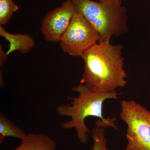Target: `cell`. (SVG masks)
<instances>
[{"instance_id": "obj_5", "label": "cell", "mask_w": 150, "mask_h": 150, "mask_svg": "<svg viewBox=\"0 0 150 150\" xmlns=\"http://www.w3.org/2000/svg\"><path fill=\"white\" fill-rule=\"evenodd\" d=\"M99 40L96 30L81 14L77 12L59 43L63 52L70 56L81 57Z\"/></svg>"}, {"instance_id": "obj_12", "label": "cell", "mask_w": 150, "mask_h": 150, "mask_svg": "<svg viewBox=\"0 0 150 150\" xmlns=\"http://www.w3.org/2000/svg\"><path fill=\"white\" fill-rule=\"evenodd\" d=\"M8 55L5 52L3 49L2 45H1L0 46V66L2 67L6 61Z\"/></svg>"}, {"instance_id": "obj_2", "label": "cell", "mask_w": 150, "mask_h": 150, "mask_svg": "<svg viewBox=\"0 0 150 150\" xmlns=\"http://www.w3.org/2000/svg\"><path fill=\"white\" fill-rule=\"evenodd\" d=\"M73 90L78 93V96L68 98L71 104H62L57 108L59 115L71 118L70 121L62 123V128L76 129L78 139L83 144L86 143L90 132L85 123L88 117L100 118V120L96 121L98 127L105 128L110 126L118 129L115 123L116 118H105L103 116V105L104 101L108 99H117L120 93L116 91L108 93L93 91L82 83L74 87Z\"/></svg>"}, {"instance_id": "obj_6", "label": "cell", "mask_w": 150, "mask_h": 150, "mask_svg": "<svg viewBox=\"0 0 150 150\" xmlns=\"http://www.w3.org/2000/svg\"><path fill=\"white\" fill-rule=\"evenodd\" d=\"M76 12L71 0L65 1L60 6L49 12L43 18L40 28L45 40L53 43L60 42Z\"/></svg>"}, {"instance_id": "obj_1", "label": "cell", "mask_w": 150, "mask_h": 150, "mask_svg": "<svg viewBox=\"0 0 150 150\" xmlns=\"http://www.w3.org/2000/svg\"><path fill=\"white\" fill-rule=\"evenodd\" d=\"M110 41H99L81 56L84 68L81 83L93 91L112 92L127 84L123 47L112 45Z\"/></svg>"}, {"instance_id": "obj_3", "label": "cell", "mask_w": 150, "mask_h": 150, "mask_svg": "<svg viewBox=\"0 0 150 150\" xmlns=\"http://www.w3.org/2000/svg\"><path fill=\"white\" fill-rule=\"evenodd\" d=\"M76 11L83 16L99 33V41L110 40L128 31L127 11L121 0L95 1L71 0Z\"/></svg>"}, {"instance_id": "obj_8", "label": "cell", "mask_w": 150, "mask_h": 150, "mask_svg": "<svg viewBox=\"0 0 150 150\" xmlns=\"http://www.w3.org/2000/svg\"><path fill=\"white\" fill-rule=\"evenodd\" d=\"M56 146V142L48 136L29 133L21 140L19 146L12 150H55Z\"/></svg>"}, {"instance_id": "obj_13", "label": "cell", "mask_w": 150, "mask_h": 150, "mask_svg": "<svg viewBox=\"0 0 150 150\" xmlns=\"http://www.w3.org/2000/svg\"><path fill=\"white\" fill-rule=\"evenodd\" d=\"M100 1L105 2L108 1H110V0H98Z\"/></svg>"}, {"instance_id": "obj_7", "label": "cell", "mask_w": 150, "mask_h": 150, "mask_svg": "<svg viewBox=\"0 0 150 150\" xmlns=\"http://www.w3.org/2000/svg\"><path fill=\"white\" fill-rule=\"evenodd\" d=\"M0 35L9 43L8 50L6 52L8 56L16 51L22 54H27L35 46V40L31 35L25 33H10L1 25Z\"/></svg>"}, {"instance_id": "obj_10", "label": "cell", "mask_w": 150, "mask_h": 150, "mask_svg": "<svg viewBox=\"0 0 150 150\" xmlns=\"http://www.w3.org/2000/svg\"><path fill=\"white\" fill-rule=\"evenodd\" d=\"M19 6L13 0H0V24H6L13 13L18 10Z\"/></svg>"}, {"instance_id": "obj_9", "label": "cell", "mask_w": 150, "mask_h": 150, "mask_svg": "<svg viewBox=\"0 0 150 150\" xmlns=\"http://www.w3.org/2000/svg\"><path fill=\"white\" fill-rule=\"evenodd\" d=\"M26 134L21 129L15 126L3 114L0 116V141L2 143L5 138L13 137L21 140L24 139Z\"/></svg>"}, {"instance_id": "obj_4", "label": "cell", "mask_w": 150, "mask_h": 150, "mask_svg": "<svg viewBox=\"0 0 150 150\" xmlns=\"http://www.w3.org/2000/svg\"><path fill=\"white\" fill-rule=\"evenodd\" d=\"M120 118L127 126L126 150H150V111L133 100L121 102Z\"/></svg>"}, {"instance_id": "obj_11", "label": "cell", "mask_w": 150, "mask_h": 150, "mask_svg": "<svg viewBox=\"0 0 150 150\" xmlns=\"http://www.w3.org/2000/svg\"><path fill=\"white\" fill-rule=\"evenodd\" d=\"M93 144L91 150H109L107 147V140L105 137L104 128L96 127L92 131Z\"/></svg>"}]
</instances>
